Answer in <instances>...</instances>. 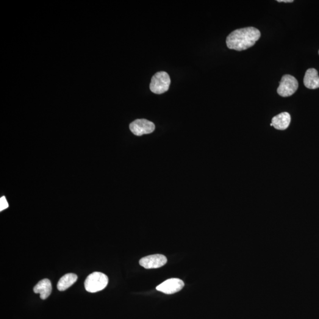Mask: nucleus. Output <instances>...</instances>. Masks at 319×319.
<instances>
[{"label":"nucleus","instance_id":"obj_6","mask_svg":"<svg viewBox=\"0 0 319 319\" xmlns=\"http://www.w3.org/2000/svg\"><path fill=\"white\" fill-rule=\"evenodd\" d=\"M185 286L184 282L179 279H170L162 282L156 287L158 291L167 295L179 292Z\"/></svg>","mask_w":319,"mask_h":319},{"label":"nucleus","instance_id":"obj_3","mask_svg":"<svg viewBox=\"0 0 319 319\" xmlns=\"http://www.w3.org/2000/svg\"><path fill=\"white\" fill-rule=\"evenodd\" d=\"M171 80L169 74L166 72H159L152 77L150 89L152 93L162 94L169 90Z\"/></svg>","mask_w":319,"mask_h":319},{"label":"nucleus","instance_id":"obj_1","mask_svg":"<svg viewBox=\"0 0 319 319\" xmlns=\"http://www.w3.org/2000/svg\"><path fill=\"white\" fill-rule=\"evenodd\" d=\"M260 37V30L255 27H248L237 29L227 36L226 45L230 49L237 51H245L253 46Z\"/></svg>","mask_w":319,"mask_h":319},{"label":"nucleus","instance_id":"obj_10","mask_svg":"<svg viewBox=\"0 0 319 319\" xmlns=\"http://www.w3.org/2000/svg\"><path fill=\"white\" fill-rule=\"evenodd\" d=\"M291 122V116L289 113H282L280 114L274 116L272 119L271 123L273 126L277 130H286Z\"/></svg>","mask_w":319,"mask_h":319},{"label":"nucleus","instance_id":"obj_2","mask_svg":"<svg viewBox=\"0 0 319 319\" xmlns=\"http://www.w3.org/2000/svg\"><path fill=\"white\" fill-rule=\"evenodd\" d=\"M108 278L105 274L100 272H94L85 280V290L90 293H97L104 290L107 286Z\"/></svg>","mask_w":319,"mask_h":319},{"label":"nucleus","instance_id":"obj_5","mask_svg":"<svg viewBox=\"0 0 319 319\" xmlns=\"http://www.w3.org/2000/svg\"><path fill=\"white\" fill-rule=\"evenodd\" d=\"M130 129L135 135L141 136L150 134L155 130V125L146 119H138L130 125Z\"/></svg>","mask_w":319,"mask_h":319},{"label":"nucleus","instance_id":"obj_15","mask_svg":"<svg viewBox=\"0 0 319 319\" xmlns=\"http://www.w3.org/2000/svg\"></svg>","mask_w":319,"mask_h":319},{"label":"nucleus","instance_id":"obj_11","mask_svg":"<svg viewBox=\"0 0 319 319\" xmlns=\"http://www.w3.org/2000/svg\"><path fill=\"white\" fill-rule=\"evenodd\" d=\"M77 276L73 273H68L64 275L58 282L57 289L60 291H65L71 287L77 281Z\"/></svg>","mask_w":319,"mask_h":319},{"label":"nucleus","instance_id":"obj_4","mask_svg":"<svg viewBox=\"0 0 319 319\" xmlns=\"http://www.w3.org/2000/svg\"><path fill=\"white\" fill-rule=\"evenodd\" d=\"M298 87L299 83L295 77L290 75H285L280 82L277 93L282 97L290 96L296 92Z\"/></svg>","mask_w":319,"mask_h":319},{"label":"nucleus","instance_id":"obj_13","mask_svg":"<svg viewBox=\"0 0 319 319\" xmlns=\"http://www.w3.org/2000/svg\"><path fill=\"white\" fill-rule=\"evenodd\" d=\"M293 0H277L279 2H293Z\"/></svg>","mask_w":319,"mask_h":319},{"label":"nucleus","instance_id":"obj_14","mask_svg":"<svg viewBox=\"0 0 319 319\" xmlns=\"http://www.w3.org/2000/svg\"><path fill=\"white\" fill-rule=\"evenodd\" d=\"M270 126H271V127H273V124L271 123V124H270Z\"/></svg>","mask_w":319,"mask_h":319},{"label":"nucleus","instance_id":"obj_12","mask_svg":"<svg viewBox=\"0 0 319 319\" xmlns=\"http://www.w3.org/2000/svg\"><path fill=\"white\" fill-rule=\"evenodd\" d=\"M8 207V204L5 196L1 197L0 199V211H2Z\"/></svg>","mask_w":319,"mask_h":319},{"label":"nucleus","instance_id":"obj_9","mask_svg":"<svg viewBox=\"0 0 319 319\" xmlns=\"http://www.w3.org/2000/svg\"><path fill=\"white\" fill-rule=\"evenodd\" d=\"M52 290L51 282L49 279H47L41 280L33 288L35 293L39 294L40 298L42 300L48 298L51 295Z\"/></svg>","mask_w":319,"mask_h":319},{"label":"nucleus","instance_id":"obj_7","mask_svg":"<svg viewBox=\"0 0 319 319\" xmlns=\"http://www.w3.org/2000/svg\"><path fill=\"white\" fill-rule=\"evenodd\" d=\"M168 262L167 258L162 254L149 255L140 260L141 266L146 269L158 268L163 267Z\"/></svg>","mask_w":319,"mask_h":319},{"label":"nucleus","instance_id":"obj_8","mask_svg":"<svg viewBox=\"0 0 319 319\" xmlns=\"http://www.w3.org/2000/svg\"><path fill=\"white\" fill-rule=\"evenodd\" d=\"M305 87L310 90L319 88V76L318 72L314 68L308 69L303 79Z\"/></svg>","mask_w":319,"mask_h":319}]
</instances>
